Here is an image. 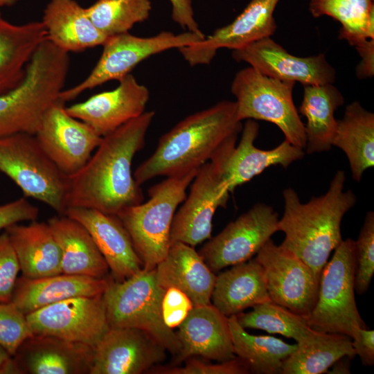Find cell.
<instances>
[{
    "mask_svg": "<svg viewBox=\"0 0 374 374\" xmlns=\"http://www.w3.org/2000/svg\"><path fill=\"white\" fill-rule=\"evenodd\" d=\"M154 112L139 117L103 136L88 161L69 177L66 208L82 207L116 215L143 202V193L132 172L134 155L145 145Z\"/></svg>",
    "mask_w": 374,
    "mask_h": 374,
    "instance_id": "cell-1",
    "label": "cell"
},
{
    "mask_svg": "<svg viewBox=\"0 0 374 374\" xmlns=\"http://www.w3.org/2000/svg\"><path fill=\"white\" fill-rule=\"evenodd\" d=\"M235 101L222 100L186 116L161 136L155 151L133 175L139 185L159 176L197 170L230 152L242 129Z\"/></svg>",
    "mask_w": 374,
    "mask_h": 374,
    "instance_id": "cell-2",
    "label": "cell"
},
{
    "mask_svg": "<svg viewBox=\"0 0 374 374\" xmlns=\"http://www.w3.org/2000/svg\"><path fill=\"white\" fill-rule=\"evenodd\" d=\"M345 181V172L337 170L326 193L306 203L292 188L283 192L284 213L278 229L285 239L280 247L303 261L319 279L330 253L343 240L341 220L357 202L351 190H344Z\"/></svg>",
    "mask_w": 374,
    "mask_h": 374,
    "instance_id": "cell-3",
    "label": "cell"
},
{
    "mask_svg": "<svg viewBox=\"0 0 374 374\" xmlns=\"http://www.w3.org/2000/svg\"><path fill=\"white\" fill-rule=\"evenodd\" d=\"M69 65L68 53L47 39L40 44L21 82L0 95V138L37 132L45 112L64 89Z\"/></svg>",
    "mask_w": 374,
    "mask_h": 374,
    "instance_id": "cell-4",
    "label": "cell"
},
{
    "mask_svg": "<svg viewBox=\"0 0 374 374\" xmlns=\"http://www.w3.org/2000/svg\"><path fill=\"white\" fill-rule=\"evenodd\" d=\"M198 170L167 177L148 190L150 199L146 202L116 215L128 232L143 269H154L166 256L176 209L185 200L187 187Z\"/></svg>",
    "mask_w": 374,
    "mask_h": 374,
    "instance_id": "cell-5",
    "label": "cell"
},
{
    "mask_svg": "<svg viewBox=\"0 0 374 374\" xmlns=\"http://www.w3.org/2000/svg\"><path fill=\"white\" fill-rule=\"evenodd\" d=\"M165 291L158 283L155 268H143L121 282L109 277L103 298L109 328L143 330L176 357L181 349L180 342L162 317Z\"/></svg>",
    "mask_w": 374,
    "mask_h": 374,
    "instance_id": "cell-6",
    "label": "cell"
},
{
    "mask_svg": "<svg viewBox=\"0 0 374 374\" xmlns=\"http://www.w3.org/2000/svg\"><path fill=\"white\" fill-rule=\"evenodd\" d=\"M295 83L266 76L250 66L240 70L231 85L238 119L271 123L281 130L286 141L305 150V124L292 97Z\"/></svg>",
    "mask_w": 374,
    "mask_h": 374,
    "instance_id": "cell-7",
    "label": "cell"
},
{
    "mask_svg": "<svg viewBox=\"0 0 374 374\" xmlns=\"http://www.w3.org/2000/svg\"><path fill=\"white\" fill-rule=\"evenodd\" d=\"M0 172L26 197L43 202L59 215L64 214L69 177L48 157L35 135L17 133L0 138Z\"/></svg>",
    "mask_w": 374,
    "mask_h": 374,
    "instance_id": "cell-8",
    "label": "cell"
},
{
    "mask_svg": "<svg viewBox=\"0 0 374 374\" xmlns=\"http://www.w3.org/2000/svg\"><path fill=\"white\" fill-rule=\"evenodd\" d=\"M354 280V240L347 238L321 271L317 301L307 318L310 328L351 339L358 328H366L357 308Z\"/></svg>",
    "mask_w": 374,
    "mask_h": 374,
    "instance_id": "cell-9",
    "label": "cell"
},
{
    "mask_svg": "<svg viewBox=\"0 0 374 374\" xmlns=\"http://www.w3.org/2000/svg\"><path fill=\"white\" fill-rule=\"evenodd\" d=\"M206 36L187 31L175 34L162 31L151 37H139L129 33L107 37L102 54L88 76L79 84L63 89L59 98L66 103L84 91L112 80H118L130 73L141 62L171 48L196 44Z\"/></svg>",
    "mask_w": 374,
    "mask_h": 374,
    "instance_id": "cell-10",
    "label": "cell"
},
{
    "mask_svg": "<svg viewBox=\"0 0 374 374\" xmlns=\"http://www.w3.org/2000/svg\"><path fill=\"white\" fill-rule=\"evenodd\" d=\"M278 220L271 206L257 203L211 238L199 253L213 272L247 261L278 231Z\"/></svg>",
    "mask_w": 374,
    "mask_h": 374,
    "instance_id": "cell-11",
    "label": "cell"
},
{
    "mask_svg": "<svg viewBox=\"0 0 374 374\" xmlns=\"http://www.w3.org/2000/svg\"><path fill=\"white\" fill-rule=\"evenodd\" d=\"M222 159L202 166L185 202L175 213L170 229V243L181 242L192 247L211 238L213 217L225 208L229 190L222 176Z\"/></svg>",
    "mask_w": 374,
    "mask_h": 374,
    "instance_id": "cell-12",
    "label": "cell"
},
{
    "mask_svg": "<svg viewBox=\"0 0 374 374\" xmlns=\"http://www.w3.org/2000/svg\"><path fill=\"white\" fill-rule=\"evenodd\" d=\"M256 255L271 301L308 318L317 301L319 278L303 261L271 238Z\"/></svg>",
    "mask_w": 374,
    "mask_h": 374,
    "instance_id": "cell-13",
    "label": "cell"
},
{
    "mask_svg": "<svg viewBox=\"0 0 374 374\" xmlns=\"http://www.w3.org/2000/svg\"><path fill=\"white\" fill-rule=\"evenodd\" d=\"M26 319L33 335L93 347L109 328L103 295L63 300L27 314Z\"/></svg>",
    "mask_w": 374,
    "mask_h": 374,
    "instance_id": "cell-14",
    "label": "cell"
},
{
    "mask_svg": "<svg viewBox=\"0 0 374 374\" xmlns=\"http://www.w3.org/2000/svg\"><path fill=\"white\" fill-rule=\"evenodd\" d=\"M65 104L59 98L49 107L35 136L55 166L71 177L83 168L103 137L71 116Z\"/></svg>",
    "mask_w": 374,
    "mask_h": 374,
    "instance_id": "cell-15",
    "label": "cell"
},
{
    "mask_svg": "<svg viewBox=\"0 0 374 374\" xmlns=\"http://www.w3.org/2000/svg\"><path fill=\"white\" fill-rule=\"evenodd\" d=\"M237 62H244L262 74L284 81L299 82L305 85L333 84L334 67L323 53L299 57L287 52L271 37L233 50Z\"/></svg>",
    "mask_w": 374,
    "mask_h": 374,
    "instance_id": "cell-16",
    "label": "cell"
},
{
    "mask_svg": "<svg viewBox=\"0 0 374 374\" xmlns=\"http://www.w3.org/2000/svg\"><path fill=\"white\" fill-rule=\"evenodd\" d=\"M279 1L251 0L231 23L179 51L190 66L208 64L220 48L240 49L271 37L277 28L274 12Z\"/></svg>",
    "mask_w": 374,
    "mask_h": 374,
    "instance_id": "cell-17",
    "label": "cell"
},
{
    "mask_svg": "<svg viewBox=\"0 0 374 374\" xmlns=\"http://www.w3.org/2000/svg\"><path fill=\"white\" fill-rule=\"evenodd\" d=\"M166 349L143 330L109 328L93 348L89 374H139L166 359Z\"/></svg>",
    "mask_w": 374,
    "mask_h": 374,
    "instance_id": "cell-18",
    "label": "cell"
},
{
    "mask_svg": "<svg viewBox=\"0 0 374 374\" xmlns=\"http://www.w3.org/2000/svg\"><path fill=\"white\" fill-rule=\"evenodd\" d=\"M111 91L95 94L87 100L66 107L67 112L104 136L145 112L150 91L133 75L121 79Z\"/></svg>",
    "mask_w": 374,
    "mask_h": 374,
    "instance_id": "cell-19",
    "label": "cell"
},
{
    "mask_svg": "<svg viewBox=\"0 0 374 374\" xmlns=\"http://www.w3.org/2000/svg\"><path fill=\"white\" fill-rule=\"evenodd\" d=\"M93 346L33 335L12 357L17 374H89Z\"/></svg>",
    "mask_w": 374,
    "mask_h": 374,
    "instance_id": "cell-20",
    "label": "cell"
},
{
    "mask_svg": "<svg viewBox=\"0 0 374 374\" xmlns=\"http://www.w3.org/2000/svg\"><path fill=\"white\" fill-rule=\"evenodd\" d=\"M63 215L87 229L115 281H123L143 269L130 236L116 215L82 207H68Z\"/></svg>",
    "mask_w": 374,
    "mask_h": 374,
    "instance_id": "cell-21",
    "label": "cell"
},
{
    "mask_svg": "<svg viewBox=\"0 0 374 374\" xmlns=\"http://www.w3.org/2000/svg\"><path fill=\"white\" fill-rule=\"evenodd\" d=\"M258 132V123L255 120L247 119L242 126L238 145L222 161V176L230 193L267 168L280 166L286 168L305 154L303 149L285 139L274 149H259L254 145Z\"/></svg>",
    "mask_w": 374,
    "mask_h": 374,
    "instance_id": "cell-22",
    "label": "cell"
},
{
    "mask_svg": "<svg viewBox=\"0 0 374 374\" xmlns=\"http://www.w3.org/2000/svg\"><path fill=\"white\" fill-rule=\"evenodd\" d=\"M177 335L181 349L175 364L193 356L220 362L235 357L228 317L211 303L193 306Z\"/></svg>",
    "mask_w": 374,
    "mask_h": 374,
    "instance_id": "cell-23",
    "label": "cell"
},
{
    "mask_svg": "<svg viewBox=\"0 0 374 374\" xmlns=\"http://www.w3.org/2000/svg\"><path fill=\"white\" fill-rule=\"evenodd\" d=\"M155 269L158 283L165 290L173 287L181 290L194 306L211 303L216 276L193 247L181 242L170 243Z\"/></svg>",
    "mask_w": 374,
    "mask_h": 374,
    "instance_id": "cell-24",
    "label": "cell"
},
{
    "mask_svg": "<svg viewBox=\"0 0 374 374\" xmlns=\"http://www.w3.org/2000/svg\"><path fill=\"white\" fill-rule=\"evenodd\" d=\"M109 277L59 274L37 278H18L11 301L25 314L78 296L103 295Z\"/></svg>",
    "mask_w": 374,
    "mask_h": 374,
    "instance_id": "cell-25",
    "label": "cell"
},
{
    "mask_svg": "<svg viewBox=\"0 0 374 374\" xmlns=\"http://www.w3.org/2000/svg\"><path fill=\"white\" fill-rule=\"evenodd\" d=\"M41 21L46 39L68 53L103 46L107 39L93 25L85 8L75 0H51Z\"/></svg>",
    "mask_w": 374,
    "mask_h": 374,
    "instance_id": "cell-26",
    "label": "cell"
},
{
    "mask_svg": "<svg viewBox=\"0 0 374 374\" xmlns=\"http://www.w3.org/2000/svg\"><path fill=\"white\" fill-rule=\"evenodd\" d=\"M211 299L213 305L227 317L271 301L262 267L255 258L232 265L216 276Z\"/></svg>",
    "mask_w": 374,
    "mask_h": 374,
    "instance_id": "cell-27",
    "label": "cell"
},
{
    "mask_svg": "<svg viewBox=\"0 0 374 374\" xmlns=\"http://www.w3.org/2000/svg\"><path fill=\"white\" fill-rule=\"evenodd\" d=\"M17 257L22 276L29 278L61 274V252L48 224L37 220L4 230Z\"/></svg>",
    "mask_w": 374,
    "mask_h": 374,
    "instance_id": "cell-28",
    "label": "cell"
},
{
    "mask_svg": "<svg viewBox=\"0 0 374 374\" xmlns=\"http://www.w3.org/2000/svg\"><path fill=\"white\" fill-rule=\"evenodd\" d=\"M61 252V273L102 278L109 267L87 229L59 215L47 222Z\"/></svg>",
    "mask_w": 374,
    "mask_h": 374,
    "instance_id": "cell-29",
    "label": "cell"
},
{
    "mask_svg": "<svg viewBox=\"0 0 374 374\" xmlns=\"http://www.w3.org/2000/svg\"><path fill=\"white\" fill-rule=\"evenodd\" d=\"M46 39L42 21L15 24L6 20L0 11V95L21 82L28 63Z\"/></svg>",
    "mask_w": 374,
    "mask_h": 374,
    "instance_id": "cell-30",
    "label": "cell"
},
{
    "mask_svg": "<svg viewBox=\"0 0 374 374\" xmlns=\"http://www.w3.org/2000/svg\"><path fill=\"white\" fill-rule=\"evenodd\" d=\"M344 103V97L333 84L303 86L299 113L305 116L307 154L330 150L337 120L335 111Z\"/></svg>",
    "mask_w": 374,
    "mask_h": 374,
    "instance_id": "cell-31",
    "label": "cell"
},
{
    "mask_svg": "<svg viewBox=\"0 0 374 374\" xmlns=\"http://www.w3.org/2000/svg\"><path fill=\"white\" fill-rule=\"evenodd\" d=\"M332 146L346 154L353 179L359 182L364 172L374 166V114L357 101L348 105L342 118L337 120Z\"/></svg>",
    "mask_w": 374,
    "mask_h": 374,
    "instance_id": "cell-32",
    "label": "cell"
},
{
    "mask_svg": "<svg viewBox=\"0 0 374 374\" xmlns=\"http://www.w3.org/2000/svg\"><path fill=\"white\" fill-rule=\"evenodd\" d=\"M296 344V350L284 360L281 374L324 373L341 357L355 356L352 339L343 334L315 330Z\"/></svg>",
    "mask_w": 374,
    "mask_h": 374,
    "instance_id": "cell-33",
    "label": "cell"
},
{
    "mask_svg": "<svg viewBox=\"0 0 374 374\" xmlns=\"http://www.w3.org/2000/svg\"><path fill=\"white\" fill-rule=\"evenodd\" d=\"M233 353L249 371L258 374H280L283 363L296 349L282 339L267 335H252L238 322L235 315L228 317Z\"/></svg>",
    "mask_w": 374,
    "mask_h": 374,
    "instance_id": "cell-34",
    "label": "cell"
},
{
    "mask_svg": "<svg viewBox=\"0 0 374 374\" xmlns=\"http://www.w3.org/2000/svg\"><path fill=\"white\" fill-rule=\"evenodd\" d=\"M309 10L315 18L326 15L339 21V38L354 47L374 39V0H310Z\"/></svg>",
    "mask_w": 374,
    "mask_h": 374,
    "instance_id": "cell-35",
    "label": "cell"
},
{
    "mask_svg": "<svg viewBox=\"0 0 374 374\" xmlns=\"http://www.w3.org/2000/svg\"><path fill=\"white\" fill-rule=\"evenodd\" d=\"M251 312L236 316L244 328L260 329L294 339L296 343L308 338L315 330L310 328L306 317L272 301L257 304Z\"/></svg>",
    "mask_w": 374,
    "mask_h": 374,
    "instance_id": "cell-36",
    "label": "cell"
},
{
    "mask_svg": "<svg viewBox=\"0 0 374 374\" xmlns=\"http://www.w3.org/2000/svg\"><path fill=\"white\" fill-rule=\"evenodd\" d=\"M85 10L93 25L109 37L128 33L147 20L152 4L150 0H98Z\"/></svg>",
    "mask_w": 374,
    "mask_h": 374,
    "instance_id": "cell-37",
    "label": "cell"
},
{
    "mask_svg": "<svg viewBox=\"0 0 374 374\" xmlns=\"http://www.w3.org/2000/svg\"><path fill=\"white\" fill-rule=\"evenodd\" d=\"M355 291L363 294L374 274V213L368 211L357 240H354Z\"/></svg>",
    "mask_w": 374,
    "mask_h": 374,
    "instance_id": "cell-38",
    "label": "cell"
},
{
    "mask_svg": "<svg viewBox=\"0 0 374 374\" xmlns=\"http://www.w3.org/2000/svg\"><path fill=\"white\" fill-rule=\"evenodd\" d=\"M33 334L26 314L10 302H0V346L12 357L21 344Z\"/></svg>",
    "mask_w": 374,
    "mask_h": 374,
    "instance_id": "cell-39",
    "label": "cell"
},
{
    "mask_svg": "<svg viewBox=\"0 0 374 374\" xmlns=\"http://www.w3.org/2000/svg\"><path fill=\"white\" fill-rule=\"evenodd\" d=\"M184 366L162 367L151 369L154 373L163 374H245L250 373L247 364L240 358L222 362L220 364H213L190 357Z\"/></svg>",
    "mask_w": 374,
    "mask_h": 374,
    "instance_id": "cell-40",
    "label": "cell"
},
{
    "mask_svg": "<svg viewBox=\"0 0 374 374\" xmlns=\"http://www.w3.org/2000/svg\"><path fill=\"white\" fill-rule=\"evenodd\" d=\"M20 271L19 261L7 233L0 234V302H10Z\"/></svg>",
    "mask_w": 374,
    "mask_h": 374,
    "instance_id": "cell-41",
    "label": "cell"
},
{
    "mask_svg": "<svg viewBox=\"0 0 374 374\" xmlns=\"http://www.w3.org/2000/svg\"><path fill=\"white\" fill-rule=\"evenodd\" d=\"M194 305L189 297L176 287L166 290L161 304L163 321L169 328L179 327Z\"/></svg>",
    "mask_w": 374,
    "mask_h": 374,
    "instance_id": "cell-42",
    "label": "cell"
},
{
    "mask_svg": "<svg viewBox=\"0 0 374 374\" xmlns=\"http://www.w3.org/2000/svg\"><path fill=\"white\" fill-rule=\"evenodd\" d=\"M39 208L26 197L0 205V231L24 221L37 220Z\"/></svg>",
    "mask_w": 374,
    "mask_h": 374,
    "instance_id": "cell-43",
    "label": "cell"
},
{
    "mask_svg": "<svg viewBox=\"0 0 374 374\" xmlns=\"http://www.w3.org/2000/svg\"><path fill=\"white\" fill-rule=\"evenodd\" d=\"M352 346L364 366H372L374 364V331L358 328L352 338Z\"/></svg>",
    "mask_w": 374,
    "mask_h": 374,
    "instance_id": "cell-44",
    "label": "cell"
},
{
    "mask_svg": "<svg viewBox=\"0 0 374 374\" xmlns=\"http://www.w3.org/2000/svg\"><path fill=\"white\" fill-rule=\"evenodd\" d=\"M172 5V18L188 31L205 36L194 17L191 0H169Z\"/></svg>",
    "mask_w": 374,
    "mask_h": 374,
    "instance_id": "cell-45",
    "label": "cell"
},
{
    "mask_svg": "<svg viewBox=\"0 0 374 374\" xmlns=\"http://www.w3.org/2000/svg\"><path fill=\"white\" fill-rule=\"evenodd\" d=\"M361 57L356 67V75L359 79L371 78L374 75V39L366 40L355 46Z\"/></svg>",
    "mask_w": 374,
    "mask_h": 374,
    "instance_id": "cell-46",
    "label": "cell"
},
{
    "mask_svg": "<svg viewBox=\"0 0 374 374\" xmlns=\"http://www.w3.org/2000/svg\"><path fill=\"white\" fill-rule=\"evenodd\" d=\"M0 374H17L14 360L0 346Z\"/></svg>",
    "mask_w": 374,
    "mask_h": 374,
    "instance_id": "cell-47",
    "label": "cell"
},
{
    "mask_svg": "<svg viewBox=\"0 0 374 374\" xmlns=\"http://www.w3.org/2000/svg\"><path fill=\"white\" fill-rule=\"evenodd\" d=\"M352 358L345 356L338 359L332 366V373H350V359Z\"/></svg>",
    "mask_w": 374,
    "mask_h": 374,
    "instance_id": "cell-48",
    "label": "cell"
},
{
    "mask_svg": "<svg viewBox=\"0 0 374 374\" xmlns=\"http://www.w3.org/2000/svg\"><path fill=\"white\" fill-rule=\"evenodd\" d=\"M18 0H0V8L12 6Z\"/></svg>",
    "mask_w": 374,
    "mask_h": 374,
    "instance_id": "cell-49",
    "label": "cell"
}]
</instances>
